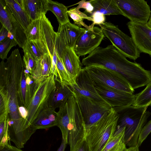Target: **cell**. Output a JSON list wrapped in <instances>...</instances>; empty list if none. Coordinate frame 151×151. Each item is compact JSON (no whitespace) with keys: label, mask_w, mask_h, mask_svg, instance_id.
<instances>
[{"label":"cell","mask_w":151,"mask_h":151,"mask_svg":"<svg viewBox=\"0 0 151 151\" xmlns=\"http://www.w3.org/2000/svg\"><path fill=\"white\" fill-rule=\"evenodd\" d=\"M81 64L85 67L101 65L115 71L122 75L134 90L145 84L150 73L140 64L128 60L112 45L98 47L83 58Z\"/></svg>","instance_id":"obj_1"},{"label":"cell","mask_w":151,"mask_h":151,"mask_svg":"<svg viewBox=\"0 0 151 151\" xmlns=\"http://www.w3.org/2000/svg\"><path fill=\"white\" fill-rule=\"evenodd\" d=\"M24 68L18 49L12 52L6 62L2 60L0 63V92L6 96L9 108V125L15 131L21 130L24 125V120L21 117L18 109L19 89Z\"/></svg>","instance_id":"obj_2"},{"label":"cell","mask_w":151,"mask_h":151,"mask_svg":"<svg viewBox=\"0 0 151 151\" xmlns=\"http://www.w3.org/2000/svg\"><path fill=\"white\" fill-rule=\"evenodd\" d=\"M119 115L113 108L96 122L85 128L84 138L91 151H101L115 133Z\"/></svg>","instance_id":"obj_3"},{"label":"cell","mask_w":151,"mask_h":151,"mask_svg":"<svg viewBox=\"0 0 151 151\" xmlns=\"http://www.w3.org/2000/svg\"><path fill=\"white\" fill-rule=\"evenodd\" d=\"M57 114L68 124V143L70 151H73L77 143L84 139L85 132L84 123L74 95L59 108Z\"/></svg>","instance_id":"obj_4"},{"label":"cell","mask_w":151,"mask_h":151,"mask_svg":"<svg viewBox=\"0 0 151 151\" xmlns=\"http://www.w3.org/2000/svg\"><path fill=\"white\" fill-rule=\"evenodd\" d=\"M56 87L53 75L39 83L34 93L26 108L27 116L25 121L26 130L32 135L35 131L31 127L33 122L40 112L48 106L49 98Z\"/></svg>","instance_id":"obj_5"},{"label":"cell","mask_w":151,"mask_h":151,"mask_svg":"<svg viewBox=\"0 0 151 151\" xmlns=\"http://www.w3.org/2000/svg\"><path fill=\"white\" fill-rule=\"evenodd\" d=\"M147 107H138L132 105L123 108L124 115L120 120L119 128L125 127L124 141L126 144L129 141L132 144H137L139 133L145 125L151 112Z\"/></svg>","instance_id":"obj_6"},{"label":"cell","mask_w":151,"mask_h":151,"mask_svg":"<svg viewBox=\"0 0 151 151\" xmlns=\"http://www.w3.org/2000/svg\"><path fill=\"white\" fill-rule=\"evenodd\" d=\"M94 84L102 85L131 94L134 90L121 74L101 65L84 68Z\"/></svg>","instance_id":"obj_7"},{"label":"cell","mask_w":151,"mask_h":151,"mask_svg":"<svg viewBox=\"0 0 151 151\" xmlns=\"http://www.w3.org/2000/svg\"><path fill=\"white\" fill-rule=\"evenodd\" d=\"M99 26L112 45L126 58L135 60L140 57V52L131 37L124 33L117 26L110 22H105Z\"/></svg>","instance_id":"obj_8"},{"label":"cell","mask_w":151,"mask_h":151,"mask_svg":"<svg viewBox=\"0 0 151 151\" xmlns=\"http://www.w3.org/2000/svg\"><path fill=\"white\" fill-rule=\"evenodd\" d=\"M73 91L83 119L85 129L113 109L106 102L93 99Z\"/></svg>","instance_id":"obj_9"},{"label":"cell","mask_w":151,"mask_h":151,"mask_svg":"<svg viewBox=\"0 0 151 151\" xmlns=\"http://www.w3.org/2000/svg\"><path fill=\"white\" fill-rule=\"evenodd\" d=\"M123 15L130 22L147 24L151 16L150 6L144 0H114Z\"/></svg>","instance_id":"obj_10"},{"label":"cell","mask_w":151,"mask_h":151,"mask_svg":"<svg viewBox=\"0 0 151 151\" xmlns=\"http://www.w3.org/2000/svg\"><path fill=\"white\" fill-rule=\"evenodd\" d=\"M89 26L88 29L84 28L74 48L79 57L89 54L99 47L105 36L100 28Z\"/></svg>","instance_id":"obj_11"},{"label":"cell","mask_w":151,"mask_h":151,"mask_svg":"<svg viewBox=\"0 0 151 151\" xmlns=\"http://www.w3.org/2000/svg\"><path fill=\"white\" fill-rule=\"evenodd\" d=\"M94 85L99 95L116 111L134 104L135 95L102 85Z\"/></svg>","instance_id":"obj_12"},{"label":"cell","mask_w":151,"mask_h":151,"mask_svg":"<svg viewBox=\"0 0 151 151\" xmlns=\"http://www.w3.org/2000/svg\"><path fill=\"white\" fill-rule=\"evenodd\" d=\"M0 21L13 35L19 46L23 48L27 41L25 31L14 17L5 0H0Z\"/></svg>","instance_id":"obj_13"},{"label":"cell","mask_w":151,"mask_h":151,"mask_svg":"<svg viewBox=\"0 0 151 151\" xmlns=\"http://www.w3.org/2000/svg\"><path fill=\"white\" fill-rule=\"evenodd\" d=\"M83 29L70 22L59 25L56 32V51L58 55L66 47L74 49Z\"/></svg>","instance_id":"obj_14"},{"label":"cell","mask_w":151,"mask_h":151,"mask_svg":"<svg viewBox=\"0 0 151 151\" xmlns=\"http://www.w3.org/2000/svg\"><path fill=\"white\" fill-rule=\"evenodd\" d=\"M127 25L131 37L140 52L151 56V29L145 23L129 21Z\"/></svg>","instance_id":"obj_15"},{"label":"cell","mask_w":151,"mask_h":151,"mask_svg":"<svg viewBox=\"0 0 151 151\" xmlns=\"http://www.w3.org/2000/svg\"><path fill=\"white\" fill-rule=\"evenodd\" d=\"M40 40L44 43L52 58L58 57L56 51L57 32L54 31L51 24L45 14L40 18Z\"/></svg>","instance_id":"obj_16"},{"label":"cell","mask_w":151,"mask_h":151,"mask_svg":"<svg viewBox=\"0 0 151 151\" xmlns=\"http://www.w3.org/2000/svg\"><path fill=\"white\" fill-rule=\"evenodd\" d=\"M76 83L70 87L74 91L91 99L106 102L97 92L93 81L84 68L77 77Z\"/></svg>","instance_id":"obj_17"},{"label":"cell","mask_w":151,"mask_h":151,"mask_svg":"<svg viewBox=\"0 0 151 151\" xmlns=\"http://www.w3.org/2000/svg\"><path fill=\"white\" fill-rule=\"evenodd\" d=\"M39 83H37L29 72L24 68L20 80L18 99L19 106L27 107Z\"/></svg>","instance_id":"obj_18"},{"label":"cell","mask_w":151,"mask_h":151,"mask_svg":"<svg viewBox=\"0 0 151 151\" xmlns=\"http://www.w3.org/2000/svg\"><path fill=\"white\" fill-rule=\"evenodd\" d=\"M58 55L62 59L73 85L76 84V78L82 69L79 57L73 48L68 47L64 49Z\"/></svg>","instance_id":"obj_19"},{"label":"cell","mask_w":151,"mask_h":151,"mask_svg":"<svg viewBox=\"0 0 151 151\" xmlns=\"http://www.w3.org/2000/svg\"><path fill=\"white\" fill-rule=\"evenodd\" d=\"M57 115L55 109L48 106L42 111L31 126L35 131L47 129L57 126Z\"/></svg>","instance_id":"obj_20"},{"label":"cell","mask_w":151,"mask_h":151,"mask_svg":"<svg viewBox=\"0 0 151 151\" xmlns=\"http://www.w3.org/2000/svg\"><path fill=\"white\" fill-rule=\"evenodd\" d=\"M21 4L31 21L45 14L47 9V0H20Z\"/></svg>","instance_id":"obj_21"},{"label":"cell","mask_w":151,"mask_h":151,"mask_svg":"<svg viewBox=\"0 0 151 151\" xmlns=\"http://www.w3.org/2000/svg\"><path fill=\"white\" fill-rule=\"evenodd\" d=\"M74 93L69 86L62 85L59 83L51 93L48 103V106L55 109L63 106Z\"/></svg>","instance_id":"obj_22"},{"label":"cell","mask_w":151,"mask_h":151,"mask_svg":"<svg viewBox=\"0 0 151 151\" xmlns=\"http://www.w3.org/2000/svg\"><path fill=\"white\" fill-rule=\"evenodd\" d=\"M52 58L49 54H45L38 60L32 75L37 83H39L52 75Z\"/></svg>","instance_id":"obj_23"},{"label":"cell","mask_w":151,"mask_h":151,"mask_svg":"<svg viewBox=\"0 0 151 151\" xmlns=\"http://www.w3.org/2000/svg\"><path fill=\"white\" fill-rule=\"evenodd\" d=\"M14 17L25 31L31 21L22 7L20 0H5Z\"/></svg>","instance_id":"obj_24"},{"label":"cell","mask_w":151,"mask_h":151,"mask_svg":"<svg viewBox=\"0 0 151 151\" xmlns=\"http://www.w3.org/2000/svg\"><path fill=\"white\" fill-rule=\"evenodd\" d=\"M89 1L93 8L92 14L99 12L104 15H123L122 11L114 0H92Z\"/></svg>","instance_id":"obj_25"},{"label":"cell","mask_w":151,"mask_h":151,"mask_svg":"<svg viewBox=\"0 0 151 151\" xmlns=\"http://www.w3.org/2000/svg\"><path fill=\"white\" fill-rule=\"evenodd\" d=\"M24 52L29 53L38 62L46 54H49L46 47L40 40H27L22 48Z\"/></svg>","instance_id":"obj_26"},{"label":"cell","mask_w":151,"mask_h":151,"mask_svg":"<svg viewBox=\"0 0 151 151\" xmlns=\"http://www.w3.org/2000/svg\"><path fill=\"white\" fill-rule=\"evenodd\" d=\"M47 9L55 15L59 24L70 22L67 7L62 3L51 0H47Z\"/></svg>","instance_id":"obj_27"},{"label":"cell","mask_w":151,"mask_h":151,"mask_svg":"<svg viewBox=\"0 0 151 151\" xmlns=\"http://www.w3.org/2000/svg\"><path fill=\"white\" fill-rule=\"evenodd\" d=\"M125 127L121 128L118 127L114 134L109 138L101 151H111L125 142Z\"/></svg>","instance_id":"obj_28"},{"label":"cell","mask_w":151,"mask_h":151,"mask_svg":"<svg viewBox=\"0 0 151 151\" xmlns=\"http://www.w3.org/2000/svg\"><path fill=\"white\" fill-rule=\"evenodd\" d=\"M151 104V81L141 92L135 95L132 105L138 107H147Z\"/></svg>","instance_id":"obj_29"},{"label":"cell","mask_w":151,"mask_h":151,"mask_svg":"<svg viewBox=\"0 0 151 151\" xmlns=\"http://www.w3.org/2000/svg\"><path fill=\"white\" fill-rule=\"evenodd\" d=\"M56 66L58 72V78L56 81L62 85L72 86L73 84L70 77L64 66L62 59L58 55Z\"/></svg>","instance_id":"obj_30"},{"label":"cell","mask_w":151,"mask_h":151,"mask_svg":"<svg viewBox=\"0 0 151 151\" xmlns=\"http://www.w3.org/2000/svg\"><path fill=\"white\" fill-rule=\"evenodd\" d=\"M68 16L73 20L74 24L80 27L83 26L85 28L88 29L89 26L87 25L83 22L84 19L93 21V19L88 16L86 14L82 12L80 9L76 7L72 8L68 10Z\"/></svg>","instance_id":"obj_31"},{"label":"cell","mask_w":151,"mask_h":151,"mask_svg":"<svg viewBox=\"0 0 151 151\" xmlns=\"http://www.w3.org/2000/svg\"><path fill=\"white\" fill-rule=\"evenodd\" d=\"M40 18L32 21L25 31L27 40H39Z\"/></svg>","instance_id":"obj_32"},{"label":"cell","mask_w":151,"mask_h":151,"mask_svg":"<svg viewBox=\"0 0 151 151\" xmlns=\"http://www.w3.org/2000/svg\"><path fill=\"white\" fill-rule=\"evenodd\" d=\"M18 45L13 37H7L0 42V57L4 60L7 59V55L11 49Z\"/></svg>","instance_id":"obj_33"},{"label":"cell","mask_w":151,"mask_h":151,"mask_svg":"<svg viewBox=\"0 0 151 151\" xmlns=\"http://www.w3.org/2000/svg\"><path fill=\"white\" fill-rule=\"evenodd\" d=\"M23 56V66L30 74L32 75L37 66V61L28 53L24 52Z\"/></svg>","instance_id":"obj_34"},{"label":"cell","mask_w":151,"mask_h":151,"mask_svg":"<svg viewBox=\"0 0 151 151\" xmlns=\"http://www.w3.org/2000/svg\"><path fill=\"white\" fill-rule=\"evenodd\" d=\"M151 132V119L143 127L140 131L138 138L137 145L140 146Z\"/></svg>","instance_id":"obj_35"},{"label":"cell","mask_w":151,"mask_h":151,"mask_svg":"<svg viewBox=\"0 0 151 151\" xmlns=\"http://www.w3.org/2000/svg\"><path fill=\"white\" fill-rule=\"evenodd\" d=\"M90 15V17L93 19V23L90 25L92 27L94 26L95 24L99 25L105 22V15L99 12H94Z\"/></svg>","instance_id":"obj_36"},{"label":"cell","mask_w":151,"mask_h":151,"mask_svg":"<svg viewBox=\"0 0 151 151\" xmlns=\"http://www.w3.org/2000/svg\"><path fill=\"white\" fill-rule=\"evenodd\" d=\"M76 4H78L76 7L79 9L84 8L85 9V12L91 14L93 10V8L91 4L89 1H86L82 0L78 2Z\"/></svg>","instance_id":"obj_37"},{"label":"cell","mask_w":151,"mask_h":151,"mask_svg":"<svg viewBox=\"0 0 151 151\" xmlns=\"http://www.w3.org/2000/svg\"><path fill=\"white\" fill-rule=\"evenodd\" d=\"M73 151H91L88 143L84 138L76 145Z\"/></svg>","instance_id":"obj_38"},{"label":"cell","mask_w":151,"mask_h":151,"mask_svg":"<svg viewBox=\"0 0 151 151\" xmlns=\"http://www.w3.org/2000/svg\"><path fill=\"white\" fill-rule=\"evenodd\" d=\"M18 109L19 113L21 117L25 121H25L27 116V112L26 107L23 106H19L18 108ZM27 132L29 133V132L28 131Z\"/></svg>","instance_id":"obj_39"},{"label":"cell","mask_w":151,"mask_h":151,"mask_svg":"<svg viewBox=\"0 0 151 151\" xmlns=\"http://www.w3.org/2000/svg\"><path fill=\"white\" fill-rule=\"evenodd\" d=\"M0 151H23L21 148L14 146L9 143L6 145Z\"/></svg>","instance_id":"obj_40"},{"label":"cell","mask_w":151,"mask_h":151,"mask_svg":"<svg viewBox=\"0 0 151 151\" xmlns=\"http://www.w3.org/2000/svg\"><path fill=\"white\" fill-rule=\"evenodd\" d=\"M9 32L8 30L4 27L2 26L0 31V42L7 37Z\"/></svg>","instance_id":"obj_41"},{"label":"cell","mask_w":151,"mask_h":151,"mask_svg":"<svg viewBox=\"0 0 151 151\" xmlns=\"http://www.w3.org/2000/svg\"><path fill=\"white\" fill-rule=\"evenodd\" d=\"M126 148V144L124 142L122 143L116 148L111 151H122Z\"/></svg>","instance_id":"obj_42"},{"label":"cell","mask_w":151,"mask_h":151,"mask_svg":"<svg viewBox=\"0 0 151 151\" xmlns=\"http://www.w3.org/2000/svg\"><path fill=\"white\" fill-rule=\"evenodd\" d=\"M139 147L137 145L130 147L128 148H125L122 151H139Z\"/></svg>","instance_id":"obj_43"},{"label":"cell","mask_w":151,"mask_h":151,"mask_svg":"<svg viewBox=\"0 0 151 151\" xmlns=\"http://www.w3.org/2000/svg\"><path fill=\"white\" fill-rule=\"evenodd\" d=\"M66 144L65 142L62 139L60 145L57 151H65Z\"/></svg>","instance_id":"obj_44"},{"label":"cell","mask_w":151,"mask_h":151,"mask_svg":"<svg viewBox=\"0 0 151 151\" xmlns=\"http://www.w3.org/2000/svg\"><path fill=\"white\" fill-rule=\"evenodd\" d=\"M147 25L148 27L151 29V16H150L148 22L147 23Z\"/></svg>","instance_id":"obj_45"}]
</instances>
